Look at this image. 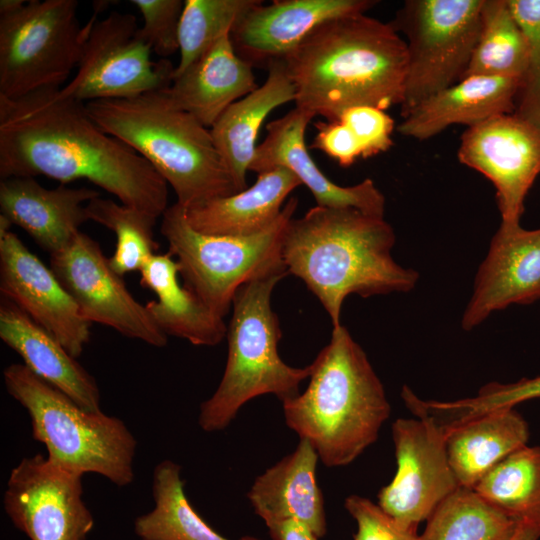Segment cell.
<instances>
[{
  "label": "cell",
  "mask_w": 540,
  "mask_h": 540,
  "mask_svg": "<svg viewBox=\"0 0 540 540\" xmlns=\"http://www.w3.org/2000/svg\"><path fill=\"white\" fill-rule=\"evenodd\" d=\"M540 517L520 520L511 540H539Z\"/></svg>",
  "instance_id": "obj_42"
},
{
  "label": "cell",
  "mask_w": 540,
  "mask_h": 540,
  "mask_svg": "<svg viewBox=\"0 0 540 540\" xmlns=\"http://www.w3.org/2000/svg\"><path fill=\"white\" fill-rule=\"evenodd\" d=\"M162 90L85 105L103 131L127 144L158 172L185 209L239 192L210 129L171 105Z\"/></svg>",
  "instance_id": "obj_5"
},
{
  "label": "cell",
  "mask_w": 540,
  "mask_h": 540,
  "mask_svg": "<svg viewBox=\"0 0 540 540\" xmlns=\"http://www.w3.org/2000/svg\"><path fill=\"white\" fill-rule=\"evenodd\" d=\"M288 274L252 280L236 291L227 326L224 374L213 395L200 406L198 423L204 431L225 429L244 404L260 395L273 394L281 402L297 397L300 383L310 377V365L289 366L278 352L282 331L271 297Z\"/></svg>",
  "instance_id": "obj_6"
},
{
  "label": "cell",
  "mask_w": 540,
  "mask_h": 540,
  "mask_svg": "<svg viewBox=\"0 0 540 540\" xmlns=\"http://www.w3.org/2000/svg\"><path fill=\"white\" fill-rule=\"evenodd\" d=\"M297 205L298 199L291 197L268 229L252 236L236 237L194 230L186 219L185 208L176 202L163 213L160 232L168 243V252L178 263L183 285L224 318L243 284L288 272L282 259L283 239Z\"/></svg>",
  "instance_id": "obj_8"
},
{
  "label": "cell",
  "mask_w": 540,
  "mask_h": 540,
  "mask_svg": "<svg viewBox=\"0 0 540 540\" xmlns=\"http://www.w3.org/2000/svg\"><path fill=\"white\" fill-rule=\"evenodd\" d=\"M265 82L231 104L210 128L213 142L239 191L257 148L262 124L277 107L295 101V88L283 60L268 67Z\"/></svg>",
  "instance_id": "obj_26"
},
{
  "label": "cell",
  "mask_w": 540,
  "mask_h": 540,
  "mask_svg": "<svg viewBox=\"0 0 540 540\" xmlns=\"http://www.w3.org/2000/svg\"><path fill=\"white\" fill-rule=\"evenodd\" d=\"M154 508L139 516L135 532L142 540H230L218 533L190 504L181 478V466L171 460L153 472ZM239 540H260L243 536Z\"/></svg>",
  "instance_id": "obj_29"
},
{
  "label": "cell",
  "mask_w": 540,
  "mask_h": 540,
  "mask_svg": "<svg viewBox=\"0 0 540 540\" xmlns=\"http://www.w3.org/2000/svg\"><path fill=\"white\" fill-rule=\"evenodd\" d=\"M84 179L155 219L168 208L167 183L135 150L103 131L83 102L60 88L0 96V177Z\"/></svg>",
  "instance_id": "obj_1"
},
{
  "label": "cell",
  "mask_w": 540,
  "mask_h": 540,
  "mask_svg": "<svg viewBox=\"0 0 540 540\" xmlns=\"http://www.w3.org/2000/svg\"><path fill=\"white\" fill-rule=\"evenodd\" d=\"M151 53L136 17L113 11L92 24L77 72L60 93L87 103L165 89L172 82L175 67L168 59L154 62Z\"/></svg>",
  "instance_id": "obj_11"
},
{
  "label": "cell",
  "mask_w": 540,
  "mask_h": 540,
  "mask_svg": "<svg viewBox=\"0 0 540 540\" xmlns=\"http://www.w3.org/2000/svg\"><path fill=\"white\" fill-rule=\"evenodd\" d=\"M319 456L313 445L300 439L296 449L258 476L247 497L265 523L295 519L319 538L327 533L323 493L317 483Z\"/></svg>",
  "instance_id": "obj_23"
},
{
  "label": "cell",
  "mask_w": 540,
  "mask_h": 540,
  "mask_svg": "<svg viewBox=\"0 0 540 540\" xmlns=\"http://www.w3.org/2000/svg\"><path fill=\"white\" fill-rule=\"evenodd\" d=\"M7 392L27 411L32 436L54 464L84 475L96 473L118 487L134 480L137 441L115 416L88 412L24 364L3 372Z\"/></svg>",
  "instance_id": "obj_7"
},
{
  "label": "cell",
  "mask_w": 540,
  "mask_h": 540,
  "mask_svg": "<svg viewBox=\"0 0 540 540\" xmlns=\"http://www.w3.org/2000/svg\"><path fill=\"white\" fill-rule=\"evenodd\" d=\"M519 79L471 76L432 95L409 112L397 131L429 139L451 125L468 127L500 114L513 113Z\"/></svg>",
  "instance_id": "obj_24"
},
{
  "label": "cell",
  "mask_w": 540,
  "mask_h": 540,
  "mask_svg": "<svg viewBox=\"0 0 540 540\" xmlns=\"http://www.w3.org/2000/svg\"><path fill=\"white\" fill-rule=\"evenodd\" d=\"M82 476L41 454L25 457L10 472L5 512L30 540H85L94 520L82 499Z\"/></svg>",
  "instance_id": "obj_14"
},
{
  "label": "cell",
  "mask_w": 540,
  "mask_h": 540,
  "mask_svg": "<svg viewBox=\"0 0 540 540\" xmlns=\"http://www.w3.org/2000/svg\"><path fill=\"white\" fill-rule=\"evenodd\" d=\"M482 4L483 0H407L389 22L407 39L403 118L462 79L479 36Z\"/></svg>",
  "instance_id": "obj_10"
},
{
  "label": "cell",
  "mask_w": 540,
  "mask_h": 540,
  "mask_svg": "<svg viewBox=\"0 0 540 540\" xmlns=\"http://www.w3.org/2000/svg\"><path fill=\"white\" fill-rule=\"evenodd\" d=\"M258 87L253 67L236 54L226 34L197 61L173 76L162 92L171 105L210 129L231 104Z\"/></svg>",
  "instance_id": "obj_21"
},
{
  "label": "cell",
  "mask_w": 540,
  "mask_h": 540,
  "mask_svg": "<svg viewBox=\"0 0 540 540\" xmlns=\"http://www.w3.org/2000/svg\"><path fill=\"white\" fill-rule=\"evenodd\" d=\"M473 490L515 520L540 517V446L527 444L510 453Z\"/></svg>",
  "instance_id": "obj_32"
},
{
  "label": "cell",
  "mask_w": 540,
  "mask_h": 540,
  "mask_svg": "<svg viewBox=\"0 0 540 540\" xmlns=\"http://www.w3.org/2000/svg\"><path fill=\"white\" fill-rule=\"evenodd\" d=\"M315 115L295 107L267 124V135L257 145L249 171L257 174L283 167L292 172L312 193L316 205L355 208L366 214L384 217L385 197L374 181L367 178L353 186H340L330 180L308 152L305 131Z\"/></svg>",
  "instance_id": "obj_19"
},
{
  "label": "cell",
  "mask_w": 540,
  "mask_h": 540,
  "mask_svg": "<svg viewBox=\"0 0 540 540\" xmlns=\"http://www.w3.org/2000/svg\"><path fill=\"white\" fill-rule=\"evenodd\" d=\"M518 523L473 489L459 487L427 518L420 540H511Z\"/></svg>",
  "instance_id": "obj_31"
},
{
  "label": "cell",
  "mask_w": 540,
  "mask_h": 540,
  "mask_svg": "<svg viewBox=\"0 0 540 540\" xmlns=\"http://www.w3.org/2000/svg\"><path fill=\"white\" fill-rule=\"evenodd\" d=\"M527 62L525 34L507 0H483L479 36L463 78L521 79Z\"/></svg>",
  "instance_id": "obj_30"
},
{
  "label": "cell",
  "mask_w": 540,
  "mask_h": 540,
  "mask_svg": "<svg viewBox=\"0 0 540 540\" xmlns=\"http://www.w3.org/2000/svg\"><path fill=\"white\" fill-rule=\"evenodd\" d=\"M258 0H185L179 24V63L173 76L203 56Z\"/></svg>",
  "instance_id": "obj_34"
},
{
  "label": "cell",
  "mask_w": 540,
  "mask_h": 540,
  "mask_svg": "<svg viewBox=\"0 0 540 540\" xmlns=\"http://www.w3.org/2000/svg\"><path fill=\"white\" fill-rule=\"evenodd\" d=\"M0 291L52 334L75 358L90 340V324L55 273L11 230L0 232Z\"/></svg>",
  "instance_id": "obj_16"
},
{
  "label": "cell",
  "mask_w": 540,
  "mask_h": 540,
  "mask_svg": "<svg viewBox=\"0 0 540 540\" xmlns=\"http://www.w3.org/2000/svg\"><path fill=\"white\" fill-rule=\"evenodd\" d=\"M458 159L494 185L501 224L519 225L540 174V130L514 113L496 115L465 130Z\"/></svg>",
  "instance_id": "obj_15"
},
{
  "label": "cell",
  "mask_w": 540,
  "mask_h": 540,
  "mask_svg": "<svg viewBox=\"0 0 540 540\" xmlns=\"http://www.w3.org/2000/svg\"><path fill=\"white\" fill-rule=\"evenodd\" d=\"M540 299V228L503 225L481 263L461 325L472 330L493 312Z\"/></svg>",
  "instance_id": "obj_18"
},
{
  "label": "cell",
  "mask_w": 540,
  "mask_h": 540,
  "mask_svg": "<svg viewBox=\"0 0 540 540\" xmlns=\"http://www.w3.org/2000/svg\"><path fill=\"white\" fill-rule=\"evenodd\" d=\"M373 0H275L253 5L229 34L236 54L253 68L268 69L283 60L316 27L346 15L361 14Z\"/></svg>",
  "instance_id": "obj_17"
},
{
  "label": "cell",
  "mask_w": 540,
  "mask_h": 540,
  "mask_svg": "<svg viewBox=\"0 0 540 540\" xmlns=\"http://www.w3.org/2000/svg\"><path fill=\"white\" fill-rule=\"evenodd\" d=\"M344 506L357 525L353 540H420L416 528L403 527L368 498L350 495Z\"/></svg>",
  "instance_id": "obj_39"
},
{
  "label": "cell",
  "mask_w": 540,
  "mask_h": 540,
  "mask_svg": "<svg viewBox=\"0 0 540 540\" xmlns=\"http://www.w3.org/2000/svg\"><path fill=\"white\" fill-rule=\"evenodd\" d=\"M540 398V376L513 383L490 382L475 397L456 401L424 400L426 411L443 426L453 425L488 412L514 408L517 404Z\"/></svg>",
  "instance_id": "obj_35"
},
{
  "label": "cell",
  "mask_w": 540,
  "mask_h": 540,
  "mask_svg": "<svg viewBox=\"0 0 540 540\" xmlns=\"http://www.w3.org/2000/svg\"><path fill=\"white\" fill-rule=\"evenodd\" d=\"M140 283L154 292L146 308L157 325L169 336L197 346L219 344L227 333L224 318L179 282V266L170 252L152 255L140 270Z\"/></svg>",
  "instance_id": "obj_28"
},
{
  "label": "cell",
  "mask_w": 540,
  "mask_h": 540,
  "mask_svg": "<svg viewBox=\"0 0 540 540\" xmlns=\"http://www.w3.org/2000/svg\"><path fill=\"white\" fill-rule=\"evenodd\" d=\"M527 41V62L514 114L540 130V0H507Z\"/></svg>",
  "instance_id": "obj_36"
},
{
  "label": "cell",
  "mask_w": 540,
  "mask_h": 540,
  "mask_svg": "<svg viewBox=\"0 0 540 540\" xmlns=\"http://www.w3.org/2000/svg\"><path fill=\"white\" fill-rule=\"evenodd\" d=\"M442 428L452 472L458 486L468 489L510 453L527 445L530 436L528 423L514 408Z\"/></svg>",
  "instance_id": "obj_27"
},
{
  "label": "cell",
  "mask_w": 540,
  "mask_h": 540,
  "mask_svg": "<svg viewBox=\"0 0 540 540\" xmlns=\"http://www.w3.org/2000/svg\"><path fill=\"white\" fill-rule=\"evenodd\" d=\"M395 239L384 217L316 205L288 222L282 259L289 274L304 282L338 327L347 296L406 293L416 286L417 271L392 257Z\"/></svg>",
  "instance_id": "obj_3"
},
{
  "label": "cell",
  "mask_w": 540,
  "mask_h": 540,
  "mask_svg": "<svg viewBox=\"0 0 540 540\" xmlns=\"http://www.w3.org/2000/svg\"><path fill=\"white\" fill-rule=\"evenodd\" d=\"M143 17L141 36L152 51L166 59L179 51V24L184 8L182 0H131Z\"/></svg>",
  "instance_id": "obj_37"
},
{
  "label": "cell",
  "mask_w": 540,
  "mask_h": 540,
  "mask_svg": "<svg viewBox=\"0 0 540 540\" xmlns=\"http://www.w3.org/2000/svg\"><path fill=\"white\" fill-rule=\"evenodd\" d=\"M0 338L36 376L82 409L101 412L100 390L94 377L52 334L4 297L0 304Z\"/></svg>",
  "instance_id": "obj_22"
},
{
  "label": "cell",
  "mask_w": 540,
  "mask_h": 540,
  "mask_svg": "<svg viewBox=\"0 0 540 540\" xmlns=\"http://www.w3.org/2000/svg\"><path fill=\"white\" fill-rule=\"evenodd\" d=\"M317 134L312 144L342 167H349L362 157V152L354 134L340 121H318Z\"/></svg>",
  "instance_id": "obj_40"
},
{
  "label": "cell",
  "mask_w": 540,
  "mask_h": 540,
  "mask_svg": "<svg viewBox=\"0 0 540 540\" xmlns=\"http://www.w3.org/2000/svg\"><path fill=\"white\" fill-rule=\"evenodd\" d=\"M407 60L405 40L389 22L365 13L322 23L283 59L295 107L327 121L355 106L400 105Z\"/></svg>",
  "instance_id": "obj_2"
},
{
  "label": "cell",
  "mask_w": 540,
  "mask_h": 540,
  "mask_svg": "<svg viewBox=\"0 0 540 540\" xmlns=\"http://www.w3.org/2000/svg\"><path fill=\"white\" fill-rule=\"evenodd\" d=\"M337 121L354 134L364 159L383 153L393 145L395 121L385 110L366 105L355 106L343 111Z\"/></svg>",
  "instance_id": "obj_38"
},
{
  "label": "cell",
  "mask_w": 540,
  "mask_h": 540,
  "mask_svg": "<svg viewBox=\"0 0 540 540\" xmlns=\"http://www.w3.org/2000/svg\"><path fill=\"white\" fill-rule=\"evenodd\" d=\"M408 409L418 418H399L392 424L397 469L378 492L377 505L403 527L417 529L459 486L442 426L424 411Z\"/></svg>",
  "instance_id": "obj_12"
},
{
  "label": "cell",
  "mask_w": 540,
  "mask_h": 540,
  "mask_svg": "<svg viewBox=\"0 0 540 540\" xmlns=\"http://www.w3.org/2000/svg\"><path fill=\"white\" fill-rule=\"evenodd\" d=\"M97 3L84 27L76 0H23L0 12V96L16 99L63 87L101 11L103 2Z\"/></svg>",
  "instance_id": "obj_9"
},
{
  "label": "cell",
  "mask_w": 540,
  "mask_h": 540,
  "mask_svg": "<svg viewBox=\"0 0 540 540\" xmlns=\"http://www.w3.org/2000/svg\"><path fill=\"white\" fill-rule=\"evenodd\" d=\"M304 392L282 402L287 426L327 467L352 463L373 444L391 406L366 353L342 324L310 364Z\"/></svg>",
  "instance_id": "obj_4"
},
{
  "label": "cell",
  "mask_w": 540,
  "mask_h": 540,
  "mask_svg": "<svg viewBox=\"0 0 540 540\" xmlns=\"http://www.w3.org/2000/svg\"><path fill=\"white\" fill-rule=\"evenodd\" d=\"M91 188L62 184L46 188L34 177H9L0 182L1 214L21 227L50 255L65 248L88 221L86 204L99 197Z\"/></svg>",
  "instance_id": "obj_20"
},
{
  "label": "cell",
  "mask_w": 540,
  "mask_h": 540,
  "mask_svg": "<svg viewBox=\"0 0 540 540\" xmlns=\"http://www.w3.org/2000/svg\"><path fill=\"white\" fill-rule=\"evenodd\" d=\"M88 220H92L116 235V249L108 258L112 269L124 276L139 271L155 254V218L112 199L96 197L86 204Z\"/></svg>",
  "instance_id": "obj_33"
},
{
  "label": "cell",
  "mask_w": 540,
  "mask_h": 540,
  "mask_svg": "<svg viewBox=\"0 0 540 540\" xmlns=\"http://www.w3.org/2000/svg\"><path fill=\"white\" fill-rule=\"evenodd\" d=\"M300 185L292 172L276 167L259 173L252 186L233 195L185 209L186 219L194 230L203 234L252 236L277 221L286 198Z\"/></svg>",
  "instance_id": "obj_25"
},
{
  "label": "cell",
  "mask_w": 540,
  "mask_h": 540,
  "mask_svg": "<svg viewBox=\"0 0 540 540\" xmlns=\"http://www.w3.org/2000/svg\"><path fill=\"white\" fill-rule=\"evenodd\" d=\"M265 524L272 540H319L311 529L295 519L275 520Z\"/></svg>",
  "instance_id": "obj_41"
},
{
  "label": "cell",
  "mask_w": 540,
  "mask_h": 540,
  "mask_svg": "<svg viewBox=\"0 0 540 540\" xmlns=\"http://www.w3.org/2000/svg\"><path fill=\"white\" fill-rule=\"evenodd\" d=\"M50 268L89 323L111 327L154 347L167 344L168 335L146 306L133 297L100 245L87 234L80 231L65 248L51 254Z\"/></svg>",
  "instance_id": "obj_13"
}]
</instances>
